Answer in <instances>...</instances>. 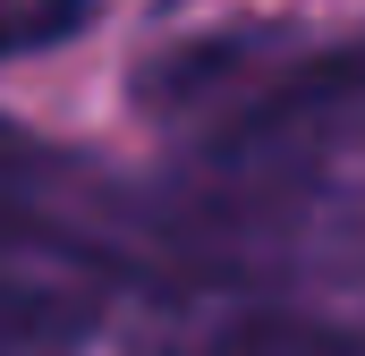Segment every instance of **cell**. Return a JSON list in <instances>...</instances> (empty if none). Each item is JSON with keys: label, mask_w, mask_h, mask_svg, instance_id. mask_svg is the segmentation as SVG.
<instances>
[{"label": "cell", "mask_w": 365, "mask_h": 356, "mask_svg": "<svg viewBox=\"0 0 365 356\" xmlns=\"http://www.w3.org/2000/svg\"><path fill=\"white\" fill-rule=\"evenodd\" d=\"M86 26H93V0H0V60L51 51V43H68Z\"/></svg>", "instance_id": "obj_2"}, {"label": "cell", "mask_w": 365, "mask_h": 356, "mask_svg": "<svg viewBox=\"0 0 365 356\" xmlns=\"http://www.w3.org/2000/svg\"><path fill=\"white\" fill-rule=\"evenodd\" d=\"M93 314L102 305L77 297V288H60V280L0 271V356H51V348H68V340H86Z\"/></svg>", "instance_id": "obj_1"}]
</instances>
